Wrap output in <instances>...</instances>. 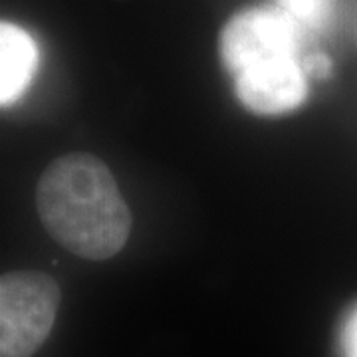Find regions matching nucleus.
I'll use <instances>...</instances> for the list:
<instances>
[{"label":"nucleus","mask_w":357,"mask_h":357,"mask_svg":"<svg viewBox=\"0 0 357 357\" xmlns=\"http://www.w3.org/2000/svg\"><path fill=\"white\" fill-rule=\"evenodd\" d=\"M36 208L44 229L86 260H107L128 243L131 213L112 171L88 153L58 157L42 173Z\"/></svg>","instance_id":"nucleus-1"},{"label":"nucleus","mask_w":357,"mask_h":357,"mask_svg":"<svg viewBox=\"0 0 357 357\" xmlns=\"http://www.w3.org/2000/svg\"><path fill=\"white\" fill-rule=\"evenodd\" d=\"M62 292L38 270L0 276V357H32L50 335Z\"/></svg>","instance_id":"nucleus-2"},{"label":"nucleus","mask_w":357,"mask_h":357,"mask_svg":"<svg viewBox=\"0 0 357 357\" xmlns=\"http://www.w3.org/2000/svg\"><path fill=\"white\" fill-rule=\"evenodd\" d=\"M302 30L286 14L274 8H252L236 14L225 26L220 54L236 76L252 66L284 58H298Z\"/></svg>","instance_id":"nucleus-3"},{"label":"nucleus","mask_w":357,"mask_h":357,"mask_svg":"<svg viewBox=\"0 0 357 357\" xmlns=\"http://www.w3.org/2000/svg\"><path fill=\"white\" fill-rule=\"evenodd\" d=\"M234 77L238 100L255 114H286L306 100V70L300 58L252 66Z\"/></svg>","instance_id":"nucleus-4"},{"label":"nucleus","mask_w":357,"mask_h":357,"mask_svg":"<svg viewBox=\"0 0 357 357\" xmlns=\"http://www.w3.org/2000/svg\"><path fill=\"white\" fill-rule=\"evenodd\" d=\"M38 64V48L20 26L0 22V105L22 96Z\"/></svg>","instance_id":"nucleus-5"},{"label":"nucleus","mask_w":357,"mask_h":357,"mask_svg":"<svg viewBox=\"0 0 357 357\" xmlns=\"http://www.w3.org/2000/svg\"><path fill=\"white\" fill-rule=\"evenodd\" d=\"M333 2L335 0H276V8L304 32L321 30L332 20Z\"/></svg>","instance_id":"nucleus-6"},{"label":"nucleus","mask_w":357,"mask_h":357,"mask_svg":"<svg viewBox=\"0 0 357 357\" xmlns=\"http://www.w3.org/2000/svg\"><path fill=\"white\" fill-rule=\"evenodd\" d=\"M344 351L345 357H357V310L344 330Z\"/></svg>","instance_id":"nucleus-7"}]
</instances>
